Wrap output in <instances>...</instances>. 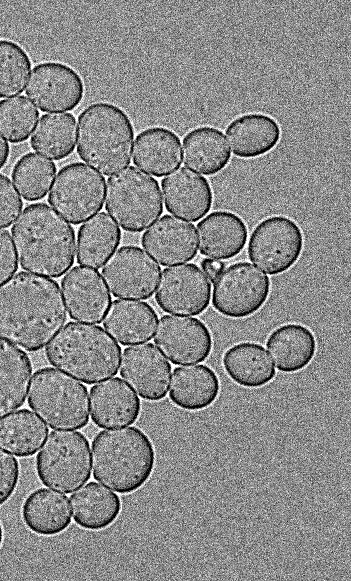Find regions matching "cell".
<instances>
[{
  "instance_id": "12",
  "label": "cell",
  "mask_w": 351,
  "mask_h": 581,
  "mask_svg": "<svg viewBox=\"0 0 351 581\" xmlns=\"http://www.w3.org/2000/svg\"><path fill=\"white\" fill-rule=\"evenodd\" d=\"M161 273L159 265L141 248L127 245L115 251L102 268V277L116 298L149 299Z\"/></svg>"
},
{
  "instance_id": "32",
  "label": "cell",
  "mask_w": 351,
  "mask_h": 581,
  "mask_svg": "<svg viewBox=\"0 0 351 581\" xmlns=\"http://www.w3.org/2000/svg\"><path fill=\"white\" fill-rule=\"evenodd\" d=\"M121 241V230L105 213L100 212L78 230L76 260L82 266L101 268Z\"/></svg>"
},
{
  "instance_id": "13",
  "label": "cell",
  "mask_w": 351,
  "mask_h": 581,
  "mask_svg": "<svg viewBox=\"0 0 351 581\" xmlns=\"http://www.w3.org/2000/svg\"><path fill=\"white\" fill-rule=\"evenodd\" d=\"M211 282L193 263L165 268L155 294L157 305L166 313L199 315L209 306Z\"/></svg>"
},
{
  "instance_id": "10",
  "label": "cell",
  "mask_w": 351,
  "mask_h": 581,
  "mask_svg": "<svg viewBox=\"0 0 351 581\" xmlns=\"http://www.w3.org/2000/svg\"><path fill=\"white\" fill-rule=\"evenodd\" d=\"M303 246L300 226L287 216L272 215L253 229L247 251L253 264L269 275H279L295 265Z\"/></svg>"
},
{
  "instance_id": "1",
  "label": "cell",
  "mask_w": 351,
  "mask_h": 581,
  "mask_svg": "<svg viewBox=\"0 0 351 581\" xmlns=\"http://www.w3.org/2000/svg\"><path fill=\"white\" fill-rule=\"evenodd\" d=\"M66 307L55 280L19 272L0 286V336L35 352L66 322Z\"/></svg>"
},
{
  "instance_id": "38",
  "label": "cell",
  "mask_w": 351,
  "mask_h": 581,
  "mask_svg": "<svg viewBox=\"0 0 351 581\" xmlns=\"http://www.w3.org/2000/svg\"><path fill=\"white\" fill-rule=\"evenodd\" d=\"M22 207L23 202L10 179L0 174V228L9 227Z\"/></svg>"
},
{
  "instance_id": "5",
  "label": "cell",
  "mask_w": 351,
  "mask_h": 581,
  "mask_svg": "<svg viewBox=\"0 0 351 581\" xmlns=\"http://www.w3.org/2000/svg\"><path fill=\"white\" fill-rule=\"evenodd\" d=\"M134 127L128 114L115 104L96 102L78 117L79 157L104 175L129 165Z\"/></svg>"
},
{
  "instance_id": "23",
  "label": "cell",
  "mask_w": 351,
  "mask_h": 581,
  "mask_svg": "<svg viewBox=\"0 0 351 581\" xmlns=\"http://www.w3.org/2000/svg\"><path fill=\"white\" fill-rule=\"evenodd\" d=\"M181 141L169 128L153 126L141 131L135 139L133 163L155 177H162L181 165Z\"/></svg>"
},
{
  "instance_id": "40",
  "label": "cell",
  "mask_w": 351,
  "mask_h": 581,
  "mask_svg": "<svg viewBox=\"0 0 351 581\" xmlns=\"http://www.w3.org/2000/svg\"><path fill=\"white\" fill-rule=\"evenodd\" d=\"M17 269V255L10 233L0 229V285L12 277Z\"/></svg>"
},
{
  "instance_id": "37",
  "label": "cell",
  "mask_w": 351,
  "mask_h": 581,
  "mask_svg": "<svg viewBox=\"0 0 351 581\" xmlns=\"http://www.w3.org/2000/svg\"><path fill=\"white\" fill-rule=\"evenodd\" d=\"M30 69L27 52L12 40L0 39V98L22 93Z\"/></svg>"
},
{
  "instance_id": "3",
  "label": "cell",
  "mask_w": 351,
  "mask_h": 581,
  "mask_svg": "<svg viewBox=\"0 0 351 581\" xmlns=\"http://www.w3.org/2000/svg\"><path fill=\"white\" fill-rule=\"evenodd\" d=\"M93 477L120 494H131L150 479L156 463L154 445L137 427L100 431L92 441Z\"/></svg>"
},
{
  "instance_id": "30",
  "label": "cell",
  "mask_w": 351,
  "mask_h": 581,
  "mask_svg": "<svg viewBox=\"0 0 351 581\" xmlns=\"http://www.w3.org/2000/svg\"><path fill=\"white\" fill-rule=\"evenodd\" d=\"M71 512L75 523L89 531H100L118 518L122 503L119 496L90 482L70 496Z\"/></svg>"
},
{
  "instance_id": "17",
  "label": "cell",
  "mask_w": 351,
  "mask_h": 581,
  "mask_svg": "<svg viewBox=\"0 0 351 581\" xmlns=\"http://www.w3.org/2000/svg\"><path fill=\"white\" fill-rule=\"evenodd\" d=\"M61 287L71 319L94 324L102 321L111 296L97 270L74 267L62 278Z\"/></svg>"
},
{
  "instance_id": "24",
  "label": "cell",
  "mask_w": 351,
  "mask_h": 581,
  "mask_svg": "<svg viewBox=\"0 0 351 581\" xmlns=\"http://www.w3.org/2000/svg\"><path fill=\"white\" fill-rule=\"evenodd\" d=\"M220 390L219 378L209 366H182L173 371L169 398L178 408L196 412L213 405Z\"/></svg>"
},
{
  "instance_id": "33",
  "label": "cell",
  "mask_w": 351,
  "mask_h": 581,
  "mask_svg": "<svg viewBox=\"0 0 351 581\" xmlns=\"http://www.w3.org/2000/svg\"><path fill=\"white\" fill-rule=\"evenodd\" d=\"M48 432L33 412L21 409L0 420V448L17 457H29L38 451Z\"/></svg>"
},
{
  "instance_id": "4",
  "label": "cell",
  "mask_w": 351,
  "mask_h": 581,
  "mask_svg": "<svg viewBox=\"0 0 351 581\" xmlns=\"http://www.w3.org/2000/svg\"><path fill=\"white\" fill-rule=\"evenodd\" d=\"M48 362L86 384H94L118 373L121 347L97 325L67 323L48 343Z\"/></svg>"
},
{
  "instance_id": "19",
  "label": "cell",
  "mask_w": 351,
  "mask_h": 581,
  "mask_svg": "<svg viewBox=\"0 0 351 581\" xmlns=\"http://www.w3.org/2000/svg\"><path fill=\"white\" fill-rule=\"evenodd\" d=\"M166 210L185 220L198 221L211 209L213 192L209 181L185 168H178L161 181Z\"/></svg>"
},
{
  "instance_id": "34",
  "label": "cell",
  "mask_w": 351,
  "mask_h": 581,
  "mask_svg": "<svg viewBox=\"0 0 351 581\" xmlns=\"http://www.w3.org/2000/svg\"><path fill=\"white\" fill-rule=\"evenodd\" d=\"M76 119L71 113L42 115L30 139L31 147L52 160L68 157L75 148Z\"/></svg>"
},
{
  "instance_id": "9",
  "label": "cell",
  "mask_w": 351,
  "mask_h": 581,
  "mask_svg": "<svg viewBox=\"0 0 351 581\" xmlns=\"http://www.w3.org/2000/svg\"><path fill=\"white\" fill-rule=\"evenodd\" d=\"M106 181L88 165L73 162L62 167L51 187L48 203L72 224H80L101 210Z\"/></svg>"
},
{
  "instance_id": "39",
  "label": "cell",
  "mask_w": 351,
  "mask_h": 581,
  "mask_svg": "<svg viewBox=\"0 0 351 581\" xmlns=\"http://www.w3.org/2000/svg\"><path fill=\"white\" fill-rule=\"evenodd\" d=\"M19 475L18 460L0 449V506L7 502L15 492Z\"/></svg>"
},
{
  "instance_id": "16",
  "label": "cell",
  "mask_w": 351,
  "mask_h": 581,
  "mask_svg": "<svg viewBox=\"0 0 351 581\" xmlns=\"http://www.w3.org/2000/svg\"><path fill=\"white\" fill-rule=\"evenodd\" d=\"M120 375L144 400L160 401L167 395L171 365L151 343L125 348Z\"/></svg>"
},
{
  "instance_id": "28",
  "label": "cell",
  "mask_w": 351,
  "mask_h": 581,
  "mask_svg": "<svg viewBox=\"0 0 351 581\" xmlns=\"http://www.w3.org/2000/svg\"><path fill=\"white\" fill-rule=\"evenodd\" d=\"M222 365L228 377L243 388H261L276 376L265 348L255 342L232 345L224 352Z\"/></svg>"
},
{
  "instance_id": "35",
  "label": "cell",
  "mask_w": 351,
  "mask_h": 581,
  "mask_svg": "<svg viewBox=\"0 0 351 581\" xmlns=\"http://www.w3.org/2000/svg\"><path fill=\"white\" fill-rule=\"evenodd\" d=\"M56 174V165L37 153L24 154L15 163L12 180L20 195L27 201L45 197Z\"/></svg>"
},
{
  "instance_id": "7",
  "label": "cell",
  "mask_w": 351,
  "mask_h": 581,
  "mask_svg": "<svg viewBox=\"0 0 351 581\" xmlns=\"http://www.w3.org/2000/svg\"><path fill=\"white\" fill-rule=\"evenodd\" d=\"M105 208L123 230L142 232L163 212L158 181L134 166L118 171L108 178Z\"/></svg>"
},
{
  "instance_id": "26",
  "label": "cell",
  "mask_w": 351,
  "mask_h": 581,
  "mask_svg": "<svg viewBox=\"0 0 351 581\" xmlns=\"http://www.w3.org/2000/svg\"><path fill=\"white\" fill-rule=\"evenodd\" d=\"M266 348L275 367L282 373H296L314 359L317 341L314 333L299 323H287L268 336Z\"/></svg>"
},
{
  "instance_id": "31",
  "label": "cell",
  "mask_w": 351,
  "mask_h": 581,
  "mask_svg": "<svg viewBox=\"0 0 351 581\" xmlns=\"http://www.w3.org/2000/svg\"><path fill=\"white\" fill-rule=\"evenodd\" d=\"M31 374L29 356L0 337V418L25 403Z\"/></svg>"
},
{
  "instance_id": "27",
  "label": "cell",
  "mask_w": 351,
  "mask_h": 581,
  "mask_svg": "<svg viewBox=\"0 0 351 581\" xmlns=\"http://www.w3.org/2000/svg\"><path fill=\"white\" fill-rule=\"evenodd\" d=\"M183 163L203 175H215L224 170L231 152L223 132L212 126H199L183 138Z\"/></svg>"
},
{
  "instance_id": "25",
  "label": "cell",
  "mask_w": 351,
  "mask_h": 581,
  "mask_svg": "<svg viewBox=\"0 0 351 581\" xmlns=\"http://www.w3.org/2000/svg\"><path fill=\"white\" fill-rule=\"evenodd\" d=\"M158 316L148 303L136 300H114L109 305L103 326L122 345H134L152 339Z\"/></svg>"
},
{
  "instance_id": "2",
  "label": "cell",
  "mask_w": 351,
  "mask_h": 581,
  "mask_svg": "<svg viewBox=\"0 0 351 581\" xmlns=\"http://www.w3.org/2000/svg\"><path fill=\"white\" fill-rule=\"evenodd\" d=\"M11 233L24 270L58 278L74 263V229L45 203L28 205L13 224Z\"/></svg>"
},
{
  "instance_id": "8",
  "label": "cell",
  "mask_w": 351,
  "mask_h": 581,
  "mask_svg": "<svg viewBox=\"0 0 351 581\" xmlns=\"http://www.w3.org/2000/svg\"><path fill=\"white\" fill-rule=\"evenodd\" d=\"M90 445L77 431H52L36 461V473L47 487L62 493H71L83 486L91 476Z\"/></svg>"
},
{
  "instance_id": "6",
  "label": "cell",
  "mask_w": 351,
  "mask_h": 581,
  "mask_svg": "<svg viewBox=\"0 0 351 581\" xmlns=\"http://www.w3.org/2000/svg\"><path fill=\"white\" fill-rule=\"evenodd\" d=\"M28 405L52 429L78 430L89 422L87 388L55 368L33 374Z\"/></svg>"
},
{
  "instance_id": "29",
  "label": "cell",
  "mask_w": 351,
  "mask_h": 581,
  "mask_svg": "<svg viewBox=\"0 0 351 581\" xmlns=\"http://www.w3.org/2000/svg\"><path fill=\"white\" fill-rule=\"evenodd\" d=\"M22 519L26 527L41 536H54L71 523L69 498L46 488L31 492L23 502Z\"/></svg>"
},
{
  "instance_id": "11",
  "label": "cell",
  "mask_w": 351,
  "mask_h": 581,
  "mask_svg": "<svg viewBox=\"0 0 351 581\" xmlns=\"http://www.w3.org/2000/svg\"><path fill=\"white\" fill-rule=\"evenodd\" d=\"M271 289L269 277L249 262H236L214 280L212 305L228 318H246L266 303Z\"/></svg>"
},
{
  "instance_id": "18",
  "label": "cell",
  "mask_w": 351,
  "mask_h": 581,
  "mask_svg": "<svg viewBox=\"0 0 351 581\" xmlns=\"http://www.w3.org/2000/svg\"><path fill=\"white\" fill-rule=\"evenodd\" d=\"M141 244L163 266L185 263L197 255L195 226L171 215H164L151 225L143 233Z\"/></svg>"
},
{
  "instance_id": "15",
  "label": "cell",
  "mask_w": 351,
  "mask_h": 581,
  "mask_svg": "<svg viewBox=\"0 0 351 581\" xmlns=\"http://www.w3.org/2000/svg\"><path fill=\"white\" fill-rule=\"evenodd\" d=\"M154 343L175 365L201 363L211 354L212 334L195 317L164 315L157 322Z\"/></svg>"
},
{
  "instance_id": "43",
  "label": "cell",
  "mask_w": 351,
  "mask_h": 581,
  "mask_svg": "<svg viewBox=\"0 0 351 581\" xmlns=\"http://www.w3.org/2000/svg\"><path fill=\"white\" fill-rule=\"evenodd\" d=\"M3 537H4L3 528H2V525L0 523V548H1L2 543H3Z\"/></svg>"
},
{
  "instance_id": "21",
  "label": "cell",
  "mask_w": 351,
  "mask_h": 581,
  "mask_svg": "<svg viewBox=\"0 0 351 581\" xmlns=\"http://www.w3.org/2000/svg\"><path fill=\"white\" fill-rule=\"evenodd\" d=\"M196 227L199 252L211 259H231L247 242L248 229L244 220L228 210L210 213Z\"/></svg>"
},
{
  "instance_id": "20",
  "label": "cell",
  "mask_w": 351,
  "mask_h": 581,
  "mask_svg": "<svg viewBox=\"0 0 351 581\" xmlns=\"http://www.w3.org/2000/svg\"><path fill=\"white\" fill-rule=\"evenodd\" d=\"M89 403L91 419L99 428L132 425L141 412L139 397L120 378L94 385L90 390Z\"/></svg>"
},
{
  "instance_id": "14",
  "label": "cell",
  "mask_w": 351,
  "mask_h": 581,
  "mask_svg": "<svg viewBox=\"0 0 351 581\" xmlns=\"http://www.w3.org/2000/svg\"><path fill=\"white\" fill-rule=\"evenodd\" d=\"M25 92L41 111H70L82 101L84 83L69 65L43 62L33 68Z\"/></svg>"
},
{
  "instance_id": "36",
  "label": "cell",
  "mask_w": 351,
  "mask_h": 581,
  "mask_svg": "<svg viewBox=\"0 0 351 581\" xmlns=\"http://www.w3.org/2000/svg\"><path fill=\"white\" fill-rule=\"evenodd\" d=\"M39 112L23 95L0 101V134L11 143L27 140L37 123Z\"/></svg>"
},
{
  "instance_id": "42",
  "label": "cell",
  "mask_w": 351,
  "mask_h": 581,
  "mask_svg": "<svg viewBox=\"0 0 351 581\" xmlns=\"http://www.w3.org/2000/svg\"><path fill=\"white\" fill-rule=\"evenodd\" d=\"M10 154L9 144L0 136V169L6 164Z\"/></svg>"
},
{
  "instance_id": "22",
  "label": "cell",
  "mask_w": 351,
  "mask_h": 581,
  "mask_svg": "<svg viewBox=\"0 0 351 581\" xmlns=\"http://www.w3.org/2000/svg\"><path fill=\"white\" fill-rule=\"evenodd\" d=\"M281 136L278 121L260 112L239 115L226 127V137L233 154L243 159L268 154L279 144Z\"/></svg>"
},
{
  "instance_id": "41",
  "label": "cell",
  "mask_w": 351,
  "mask_h": 581,
  "mask_svg": "<svg viewBox=\"0 0 351 581\" xmlns=\"http://www.w3.org/2000/svg\"><path fill=\"white\" fill-rule=\"evenodd\" d=\"M225 267L226 264L223 260L206 258L201 261L202 272L209 278V281H214Z\"/></svg>"
}]
</instances>
